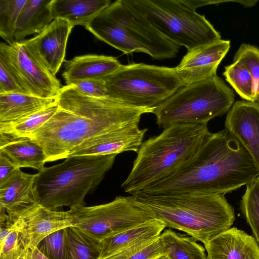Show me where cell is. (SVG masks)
Segmentation results:
<instances>
[{"label":"cell","mask_w":259,"mask_h":259,"mask_svg":"<svg viewBox=\"0 0 259 259\" xmlns=\"http://www.w3.org/2000/svg\"><path fill=\"white\" fill-rule=\"evenodd\" d=\"M234 98L233 91L216 75L183 86L153 113L160 128L179 123L207 124L228 112Z\"/></svg>","instance_id":"obj_6"},{"label":"cell","mask_w":259,"mask_h":259,"mask_svg":"<svg viewBox=\"0 0 259 259\" xmlns=\"http://www.w3.org/2000/svg\"><path fill=\"white\" fill-rule=\"evenodd\" d=\"M103 11L120 23L130 36L154 59L161 60L177 56L179 46L164 37L125 0L116 1Z\"/></svg>","instance_id":"obj_11"},{"label":"cell","mask_w":259,"mask_h":259,"mask_svg":"<svg viewBox=\"0 0 259 259\" xmlns=\"http://www.w3.org/2000/svg\"><path fill=\"white\" fill-rule=\"evenodd\" d=\"M0 152L6 155L19 168L30 167L40 171L45 168L43 149L28 138L14 139L0 134Z\"/></svg>","instance_id":"obj_22"},{"label":"cell","mask_w":259,"mask_h":259,"mask_svg":"<svg viewBox=\"0 0 259 259\" xmlns=\"http://www.w3.org/2000/svg\"><path fill=\"white\" fill-rule=\"evenodd\" d=\"M242 63L251 74L254 81L255 102H259V49L242 44L234 55L233 61Z\"/></svg>","instance_id":"obj_32"},{"label":"cell","mask_w":259,"mask_h":259,"mask_svg":"<svg viewBox=\"0 0 259 259\" xmlns=\"http://www.w3.org/2000/svg\"><path fill=\"white\" fill-rule=\"evenodd\" d=\"M165 227L163 222L154 219L107 238L99 242L98 259H106L140 242L156 240Z\"/></svg>","instance_id":"obj_21"},{"label":"cell","mask_w":259,"mask_h":259,"mask_svg":"<svg viewBox=\"0 0 259 259\" xmlns=\"http://www.w3.org/2000/svg\"><path fill=\"white\" fill-rule=\"evenodd\" d=\"M70 208L74 227L99 242L155 219L150 208L133 195L117 196L105 204Z\"/></svg>","instance_id":"obj_9"},{"label":"cell","mask_w":259,"mask_h":259,"mask_svg":"<svg viewBox=\"0 0 259 259\" xmlns=\"http://www.w3.org/2000/svg\"><path fill=\"white\" fill-rule=\"evenodd\" d=\"M26 0H0V36L7 44L14 39L16 23Z\"/></svg>","instance_id":"obj_31"},{"label":"cell","mask_w":259,"mask_h":259,"mask_svg":"<svg viewBox=\"0 0 259 259\" xmlns=\"http://www.w3.org/2000/svg\"><path fill=\"white\" fill-rule=\"evenodd\" d=\"M116 154L68 157L36 174L34 185L38 204L50 209L84 204L112 167Z\"/></svg>","instance_id":"obj_5"},{"label":"cell","mask_w":259,"mask_h":259,"mask_svg":"<svg viewBox=\"0 0 259 259\" xmlns=\"http://www.w3.org/2000/svg\"><path fill=\"white\" fill-rule=\"evenodd\" d=\"M225 126L259 168V102H235L227 112Z\"/></svg>","instance_id":"obj_16"},{"label":"cell","mask_w":259,"mask_h":259,"mask_svg":"<svg viewBox=\"0 0 259 259\" xmlns=\"http://www.w3.org/2000/svg\"><path fill=\"white\" fill-rule=\"evenodd\" d=\"M10 219L14 223V227L5 238L0 241V259H18L27 248L18 221L16 219Z\"/></svg>","instance_id":"obj_33"},{"label":"cell","mask_w":259,"mask_h":259,"mask_svg":"<svg viewBox=\"0 0 259 259\" xmlns=\"http://www.w3.org/2000/svg\"><path fill=\"white\" fill-rule=\"evenodd\" d=\"M37 247L49 259H68L66 228L50 234Z\"/></svg>","instance_id":"obj_34"},{"label":"cell","mask_w":259,"mask_h":259,"mask_svg":"<svg viewBox=\"0 0 259 259\" xmlns=\"http://www.w3.org/2000/svg\"><path fill=\"white\" fill-rule=\"evenodd\" d=\"M209 132L207 124H172L143 142L121 185L131 195L173 174L197 152Z\"/></svg>","instance_id":"obj_3"},{"label":"cell","mask_w":259,"mask_h":259,"mask_svg":"<svg viewBox=\"0 0 259 259\" xmlns=\"http://www.w3.org/2000/svg\"><path fill=\"white\" fill-rule=\"evenodd\" d=\"M52 0H26L19 15L14 36L21 42L28 35L41 32L53 20Z\"/></svg>","instance_id":"obj_23"},{"label":"cell","mask_w":259,"mask_h":259,"mask_svg":"<svg viewBox=\"0 0 259 259\" xmlns=\"http://www.w3.org/2000/svg\"><path fill=\"white\" fill-rule=\"evenodd\" d=\"M223 74L226 81L242 99L255 102L253 79L242 63L238 61H233V63L225 67Z\"/></svg>","instance_id":"obj_29"},{"label":"cell","mask_w":259,"mask_h":259,"mask_svg":"<svg viewBox=\"0 0 259 259\" xmlns=\"http://www.w3.org/2000/svg\"><path fill=\"white\" fill-rule=\"evenodd\" d=\"M74 27L57 18L34 37L21 41L29 55L56 76L65 62L66 46Z\"/></svg>","instance_id":"obj_12"},{"label":"cell","mask_w":259,"mask_h":259,"mask_svg":"<svg viewBox=\"0 0 259 259\" xmlns=\"http://www.w3.org/2000/svg\"><path fill=\"white\" fill-rule=\"evenodd\" d=\"M9 217L18 221L23 240L29 249L37 247L51 233L74 227L70 210H50L39 204H33Z\"/></svg>","instance_id":"obj_13"},{"label":"cell","mask_w":259,"mask_h":259,"mask_svg":"<svg viewBox=\"0 0 259 259\" xmlns=\"http://www.w3.org/2000/svg\"><path fill=\"white\" fill-rule=\"evenodd\" d=\"M30 259H49L37 247L30 249Z\"/></svg>","instance_id":"obj_39"},{"label":"cell","mask_w":259,"mask_h":259,"mask_svg":"<svg viewBox=\"0 0 259 259\" xmlns=\"http://www.w3.org/2000/svg\"><path fill=\"white\" fill-rule=\"evenodd\" d=\"M58 106L56 99L51 104L29 116L15 121L0 124V134L14 139L29 138L54 115Z\"/></svg>","instance_id":"obj_27"},{"label":"cell","mask_w":259,"mask_h":259,"mask_svg":"<svg viewBox=\"0 0 259 259\" xmlns=\"http://www.w3.org/2000/svg\"><path fill=\"white\" fill-rule=\"evenodd\" d=\"M18 259H30V249L27 248Z\"/></svg>","instance_id":"obj_40"},{"label":"cell","mask_w":259,"mask_h":259,"mask_svg":"<svg viewBox=\"0 0 259 259\" xmlns=\"http://www.w3.org/2000/svg\"><path fill=\"white\" fill-rule=\"evenodd\" d=\"M56 100V113L28 138L43 149L46 162L67 158L76 146L94 136L139 125L142 115L154 111L109 96H89L73 84L62 87Z\"/></svg>","instance_id":"obj_1"},{"label":"cell","mask_w":259,"mask_h":259,"mask_svg":"<svg viewBox=\"0 0 259 259\" xmlns=\"http://www.w3.org/2000/svg\"><path fill=\"white\" fill-rule=\"evenodd\" d=\"M84 27L97 38L124 54L137 52L148 54V51L130 36L120 23L103 10Z\"/></svg>","instance_id":"obj_20"},{"label":"cell","mask_w":259,"mask_h":259,"mask_svg":"<svg viewBox=\"0 0 259 259\" xmlns=\"http://www.w3.org/2000/svg\"><path fill=\"white\" fill-rule=\"evenodd\" d=\"M56 99L26 94H0V124L29 116L51 104Z\"/></svg>","instance_id":"obj_25"},{"label":"cell","mask_w":259,"mask_h":259,"mask_svg":"<svg viewBox=\"0 0 259 259\" xmlns=\"http://www.w3.org/2000/svg\"><path fill=\"white\" fill-rule=\"evenodd\" d=\"M147 131L139 125L109 131L89 139L76 146L68 157L116 154L127 151L137 152Z\"/></svg>","instance_id":"obj_15"},{"label":"cell","mask_w":259,"mask_h":259,"mask_svg":"<svg viewBox=\"0 0 259 259\" xmlns=\"http://www.w3.org/2000/svg\"><path fill=\"white\" fill-rule=\"evenodd\" d=\"M241 209L259 246V177L246 185Z\"/></svg>","instance_id":"obj_30"},{"label":"cell","mask_w":259,"mask_h":259,"mask_svg":"<svg viewBox=\"0 0 259 259\" xmlns=\"http://www.w3.org/2000/svg\"><path fill=\"white\" fill-rule=\"evenodd\" d=\"M18 169L6 155L0 152V185L8 180Z\"/></svg>","instance_id":"obj_38"},{"label":"cell","mask_w":259,"mask_h":259,"mask_svg":"<svg viewBox=\"0 0 259 259\" xmlns=\"http://www.w3.org/2000/svg\"><path fill=\"white\" fill-rule=\"evenodd\" d=\"M103 79L108 96L153 110L185 85L175 67L144 63L122 64Z\"/></svg>","instance_id":"obj_7"},{"label":"cell","mask_w":259,"mask_h":259,"mask_svg":"<svg viewBox=\"0 0 259 259\" xmlns=\"http://www.w3.org/2000/svg\"><path fill=\"white\" fill-rule=\"evenodd\" d=\"M159 237L152 243L127 259H154L163 255Z\"/></svg>","instance_id":"obj_37"},{"label":"cell","mask_w":259,"mask_h":259,"mask_svg":"<svg viewBox=\"0 0 259 259\" xmlns=\"http://www.w3.org/2000/svg\"><path fill=\"white\" fill-rule=\"evenodd\" d=\"M257 177L259 168L250 154L225 128L209 132L197 152L183 166L138 193L150 196L225 195Z\"/></svg>","instance_id":"obj_2"},{"label":"cell","mask_w":259,"mask_h":259,"mask_svg":"<svg viewBox=\"0 0 259 259\" xmlns=\"http://www.w3.org/2000/svg\"><path fill=\"white\" fill-rule=\"evenodd\" d=\"M230 48V40L220 39L188 51L175 67L184 85L216 76L218 67Z\"/></svg>","instance_id":"obj_14"},{"label":"cell","mask_w":259,"mask_h":259,"mask_svg":"<svg viewBox=\"0 0 259 259\" xmlns=\"http://www.w3.org/2000/svg\"><path fill=\"white\" fill-rule=\"evenodd\" d=\"M159 238L162 252L168 259H206L204 247L191 236L165 230Z\"/></svg>","instance_id":"obj_26"},{"label":"cell","mask_w":259,"mask_h":259,"mask_svg":"<svg viewBox=\"0 0 259 259\" xmlns=\"http://www.w3.org/2000/svg\"><path fill=\"white\" fill-rule=\"evenodd\" d=\"M206 259H259L255 238L237 228H230L204 245Z\"/></svg>","instance_id":"obj_17"},{"label":"cell","mask_w":259,"mask_h":259,"mask_svg":"<svg viewBox=\"0 0 259 259\" xmlns=\"http://www.w3.org/2000/svg\"><path fill=\"white\" fill-rule=\"evenodd\" d=\"M0 59L26 94L45 98H57L61 88L60 81L29 55L22 42H1Z\"/></svg>","instance_id":"obj_10"},{"label":"cell","mask_w":259,"mask_h":259,"mask_svg":"<svg viewBox=\"0 0 259 259\" xmlns=\"http://www.w3.org/2000/svg\"><path fill=\"white\" fill-rule=\"evenodd\" d=\"M68 259H98L100 243L74 227L66 228Z\"/></svg>","instance_id":"obj_28"},{"label":"cell","mask_w":259,"mask_h":259,"mask_svg":"<svg viewBox=\"0 0 259 259\" xmlns=\"http://www.w3.org/2000/svg\"><path fill=\"white\" fill-rule=\"evenodd\" d=\"M133 195L166 227L184 232L204 245L230 229L235 220L234 208L223 194Z\"/></svg>","instance_id":"obj_4"},{"label":"cell","mask_w":259,"mask_h":259,"mask_svg":"<svg viewBox=\"0 0 259 259\" xmlns=\"http://www.w3.org/2000/svg\"><path fill=\"white\" fill-rule=\"evenodd\" d=\"M26 94L4 62L0 59V94Z\"/></svg>","instance_id":"obj_35"},{"label":"cell","mask_w":259,"mask_h":259,"mask_svg":"<svg viewBox=\"0 0 259 259\" xmlns=\"http://www.w3.org/2000/svg\"><path fill=\"white\" fill-rule=\"evenodd\" d=\"M166 38L188 51L221 39L220 33L182 0H125Z\"/></svg>","instance_id":"obj_8"},{"label":"cell","mask_w":259,"mask_h":259,"mask_svg":"<svg viewBox=\"0 0 259 259\" xmlns=\"http://www.w3.org/2000/svg\"><path fill=\"white\" fill-rule=\"evenodd\" d=\"M72 84L74 85L79 91L89 96L96 97L108 96L103 78L84 79Z\"/></svg>","instance_id":"obj_36"},{"label":"cell","mask_w":259,"mask_h":259,"mask_svg":"<svg viewBox=\"0 0 259 259\" xmlns=\"http://www.w3.org/2000/svg\"><path fill=\"white\" fill-rule=\"evenodd\" d=\"M121 64L117 58L103 55L76 56L64 62L62 73L66 85L88 79L103 78L118 70Z\"/></svg>","instance_id":"obj_18"},{"label":"cell","mask_w":259,"mask_h":259,"mask_svg":"<svg viewBox=\"0 0 259 259\" xmlns=\"http://www.w3.org/2000/svg\"><path fill=\"white\" fill-rule=\"evenodd\" d=\"M110 4V0H52V13L54 19L84 27Z\"/></svg>","instance_id":"obj_24"},{"label":"cell","mask_w":259,"mask_h":259,"mask_svg":"<svg viewBox=\"0 0 259 259\" xmlns=\"http://www.w3.org/2000/svg\"><path fill=\"white\" fill-rule=\"evenodd\" d=\"M154 259H168L165 255H160Z\"/></svg>","instance_id":"obj_41"},{"label":"cell","mask_w":259,"mask_h":259,"mask_svg":"<svg viewBox=\"0 0 259 259\" xmlns=\"http://www.w3.org/2000/svg\"><path fill=\"white\" fill-rule=\"evenodd\" d=\"M36 174L24 172L20 168L0 185V207L12 216L35 204H38L34 185Z\"/></svg>","instance_id":"obj_19"}]
</instances>
